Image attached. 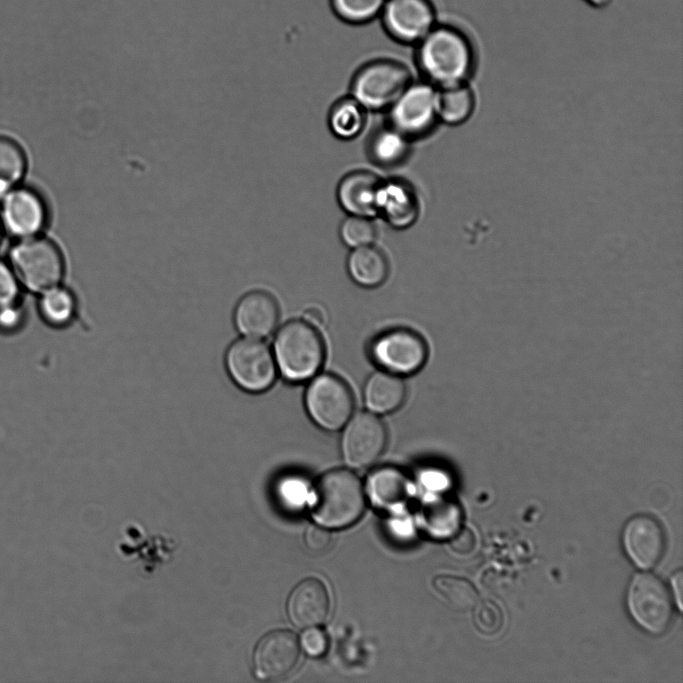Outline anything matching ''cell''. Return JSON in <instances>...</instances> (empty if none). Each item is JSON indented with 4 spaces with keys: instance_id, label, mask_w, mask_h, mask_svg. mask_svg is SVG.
Instances as JSON below:
<instances>
[{
    "instance_id": "1",
    "label": "cell",
    "mask_w": 683,
    "mask_h": 683,
    "mask_svg": "<svg viewBox=\"0 0 683 683\" xmlns=\"http://www.w3.org/2000/svg\"><path fill=\"white\" fill-rule=\"evenodd\" d=\"M415 48L416 64L425 81L434 86L463 83L472 72V45L453 25L438 22Z\"/></svg>"
},
{
    "instance_id": "2",
    "label": "cell",
    "mask_w": 683,
    "mask_h": 683,
    "mask_svg": "<svg viewBox=\"0 0 683 683\" xmlns=\"http://www.w3.org/2000/svg\"><path fill=\"white\" fill-rule=\"evenodd\" d=\"M366 506L360 479L344 468L324 473L314 488L311 515L316 524L328 529H342L355 524Z\"/></svg>"
},
{
    "instance_id": "3",
    "label": "cell",
    "mask_w": 683,
    "mask_h": 683,
    "mask_svg": "<svg viewBox=\"0 0 683 683\" xmlns=\"http://www.w3.org/2000/svg\"><path fill=\"white\" fill-rule=\"evenodd\" d=\"M278 374L286 381H308L321 369L325 349L316 328L303 320L283 324L274 336L272 346Z\"/></svg>"
},
{
    "instance_id": "4",
    "label": "cell",
    "mask_w": 683,
    "mask_h": 683,
    "mask_svg": "<svg viewBox=\"0 0 683 683\" xmlns=\"http://www.w3.org/2000/svg\"><path fill=\"white\" fill-rule=\"evenodd\" d=\"M9 265L20 284L39 294L60 285L65 269L59 248L40 235L16 240Z\"/></svg>"
},
{
    "instance_id": "5",
    "label": "cell",
    "mask_w": 683,
    "mask_h": 683,
    "mask_svg": "<svg viewBox=\"0 0 683 683\" xmlns=\"http://www.w3.org/2000/svg\"><path fill=\"white\" fill-rule=\"evenodd\" d=\"M223 362L231 382L249 394L266 392L279 375L272 349L262 339L240 336L226 348Z\"/></svg>"
},
{
    "instance_id": "6",
    "label": "cell",
    "mask_w": 683,
    "mask_h": 683,
    "mask_svg": "<svg viewBox=\"0 0 683 683\" xmlns=\"http://www.w3.org/2000/svg\"><path fill=\"white\" fill-rule=\"evenodd\" d=\"M411 83V72L404 63L378 58L365 63L354 73L351 96L367 111L388 110Z\"/></svg>"
},
{
    "instance_id": "7",
    "label": "cell",
    "mask_w": 683,
    "mask_h": 683,
    "mask_svg": "<svg viewBox=\"0 0 683 683\" xmlns=\"http://www.w3.org/2000/svg\"><path fill=\"white\" fill-rule=\"evenodd\" d=\"M305 408L321 429L339 431L354 413V400L348 385L338 376L316 374L305 391Z\"/></svg>"
},
{
    "instance_id": "8",
    "label": "cell",
    "mask_w": 683,
    "mask_h": 683,
    "mask_svg": "<svg viewBox=\"0 0 683 683\" xmlns=\"http://www.w3.org/2000/svg\"><path fill=\"white\" fill-rule=\"evenodd\" d=\"M341 430L340 451L349 467L367 468L382 455L387 431L378 415L370 411L353 413Z\"/></svg>"
},
{
    "instance_id": "9",
    "label": "cell",
    "mask_w": 683,
    "mask_h": 683,
    "mask_svg": "<svg viewBox=\"0 0 683 683\" xmlns=\"http://www.w3.org/2000/svg\"><path fill=\"white\" fill-rule=\"evenodd\" d=\"M369 355L379 369L403 377L423 367L427 346L415 332L397 328L375 337L370 343Z\"/></svg>"
},
{
    "instance_id": "10",
    "label": "cell",
    "mask_w": 683,
    "mask_h": 683,
    "mask_svg": "<svg viewBox=\"0 0 683 683\" xmlns=\"http://www.w3.org/2000/svg\"><path fill=\"white\" fill-rule=\"evenodd\" d=\"M628 607L634 620L652 634H662L673 618V602L664 582L656 575L637 574L628 590Z\"/></svg>"
},
{
    "instance_id": "11",
    "label": "cell",
    "mask_w": 683,
    "mask_h": 683,
    "mask_svg": "<svg viewBox=\"0 0 683 683\" xmlns=\"http://www.w3.org/2000/svg\"><path fill=\"white\" fill-rule=\"evenodd\" d=\"M436 97L434 85L412 82L388 109L389 125L410 140L425 136L438 120Z\"/></svg>"
},
{
    "instance_id": "12",
    "label": "cell",
    "mask_w": 683,
    "mask_h": 683,
    "mask_svg": "<svg viewBox=\"0 0 683 683\" xmlns=\"http://www.w3.org/2000/svg\"><path fill=\"white\" fill-rule=\"evenodd\" d=\"M379 19L392 40L413 46L438 23L432 0H386Z\"/></svg>"
},
{
    "instance_id": "13",
    "label": "cell",
    "mask_w": 683,
    "mask_h": 683,
    "mask_svg": "<svg viewBox=\"0 0 683 683\" xmlns=\"http://www.w3.org/2000/svg\"><path fill=\"white\" fill-rule=\"evenodd\" d=\"M47 206L36 190L22 184L0 198L3 231L16 240L38 236L47 223Z\"/></svg>"
},
{
    "instance_id": "14",
    "label": "cell",
    "mask_w": 683,
    "mask_h": 683,
    "mask_svg": "<svg viewBox=\"0 0 683 683\" xmlns=\"http://www.w3.org/2000/svg\"><path fill=\"white\" fill-rule=\"evenodd\" d=\"M300 645L290 630L277 629L265 634L256 644L252 655L254 676L262 681H277L296 667Z\"/></svg>"
},
{
    "instance_id": "15",
    "label": "cell",
    "mask_w": 683,
    "mask_h": 683,
    "mask_svg": "<svg viewBox=\"0 0 683 683\" xmlns=\"http://www.w3.org/2000/svg\"><path fill=\"white\" fill-rule=\"evenodd\" d=\"M232 321L240 336L263 340L277 329V302L265 291L250 290L237 300Z\"/></svg>"
},
{
    "instance_id": "16",
    "label": "cell",
    "mask_w": 683,
    "mask_h": 683,
    "mask_svg": "<svg viewBox=\"0 0 683 683\" xmlns=\"http://www.w3.org/2000/svg\"><path fill=\"white\" fill-rule=\"evenodd\" d=\"M330 611V598L325 584L317 578L300 581L290 592L286 601L289 621L297 628L322 624Z\"/></svg>"
},
{
    "instance_id": "17",
    "label": "cell",
    "mask_w": 683,
    "mask_h": 683,
    "mask_svg": "<svg viewBox=\"0 0 683 683\" xmlns=\"http://www.w3.org/2000/svg\"><path fill=\"white\" fill-rule=\"evenodd\" d=\"M623 543L630 559L638 567L649 569L659 562L664 553L665 536L654 518L637 515L627 522Z\"/></svg>"
},
{
    "instance_id": "18",
    "label": "cell",
    "mask_w": 683,
    "mask_h": 683,
    "mask_svg": "<svg viewBox=\"0 0 683 683\" xmlns=\"http://www.w3.org/2000/svg\"><path fill=\"white\" fill-rule=\"evenodd\" d=\"M420 214V201L411 184L402 179L382 180L378 194L377 215L397 230L416 223Z\"/></svg>"
},
{
    "instance_id": "19",
    "label": "cell",
    "mask_w": 683,
    "mask_h": 683,
    "mask_svg": "<svg viewBox=\"0 0 683 683\" xmlns=\"http://www.w3.org/2000/svg\"><path fill=\"white\" fill-rule=\"evenodd\" d=\"M382 180L367 170H354L342 177L336 191L340 207L348 215H377L378 194Z\"/></svg>"
},
{
    "instance_id": "20",
    "label": "cell",
    "mask_w": 683,
    "mask_h": 683,
    "mask_svg": "<svg viewBox=\"0 0 683 683\" xmlns=\"http://www.w3.org/2000/svg\"><path fill=\"white\" fill-rule=\"evenodd\" d=\"M366 490L376 508L394 511L406 505L410 495V482L399 468L382 466L368 476Z\"/></svg>"
},
{
    "instance_id": "21",
    "label": "cell",
    "mask_w": 683,
    "mask_h": 683,
    "mask_svg": "<svg viewBox=\"0 0 683 683\" xmlns=\"http://www.w3.org/2000/svg\"><path fill=\"white\" fill-rule=\"evenodd\" d=\"M405 398L406 385L402 377L381 369L372 373L363 387L365 406L376 415L395 412Z\"/></svg>"
},
{
    "instance_id": "22",
    "label": "cell",
    "mask_w": 683,
    "mask_h": 683,
    "mask_svg": "<svg viewBox=\"0 0 683 683\" xmlns=\"http://www.w3.org/2000/svg\"><path fill=\"white\" fill-rule=\"evenodd\" d=\"M419 517L426 534L435 540L449 539L461 528V509L454 500L446 496L434 495L426 498Z\"/></svg>"
},
{
    "instance_id": "23",
    "label": "cell",
    "mask_w": 683,
    "mask_h": 683,
    "mask_svg": "<svg viewBox=\"0 0 683 683\" xmlns=\"http://www.w3.org/2000/svg\"><path fill=\"white\" fill-rule=\"evenodd\" d=\"M346 268L351 279L366 288L380 286L389 272L385 254L373 244L351 249Z\"/></svg>"
},
{
    "instance_id": "24",
    "label": "cell",
    "mask_w": 683,
    "mask_h": 683,
    "mask_svg": "<svg viewBox=\"0 0 683 683\" xmlns=\"http://www.w3.org/2000/svg\"><path fill=\"white\" fill-rule=\"evenodd\" d=\"M410 139L388 125L374 132L367 144L371 161L383 168L401 165L410 154Z\"/></svg>"
},
{
    "instance_id": "25",
    "label": "cell",
    "mask_w": 683,
    "mask_h": 683,
    "mask_svg": "<svg viewBox=\"0 0 683 683\" xmlns=\"http://www.w3.org/2000/svg\"><path fill=\"white\" fill-rule=\"evenodd\" d=\"M438 120L451 126L466 122L473 113L475 98L463 82L439 87L436 97Z\"/></svg>"
},
{
    "instance_id": "26",
    "label": "cell",
    "mask_w": 683,
    "mask_h": 683,
    "mask_svg": "<svg viewBox=\"0 0 683 683\" xmlns=\"http://www.w3.org/2000/svg\"><path fill=\"white\" fill-rule=\"evenodd\" d=\"M366 112L367 110L352 96L337 100L328 114L331 133L343 141L357 138L365 128Z\"/></svg>"
},
{
    "instance_id": "27",
    "label": "cell",
    "mask_w": 683,
    "mask_h": 683,
    "mask_svg": "<svg viewBox=\"0 0 683 683\" xmlns=\"http://www.w3.org/2000/svg\"><path fill=\"white\" fill-rule=\"evenodd\" d=\"M39 311L47 324L63 328L76 318L78 300L72 290L60 284L41 294Z\"/></svg>"
},
{
    "instance_id": "28",
    "label": "cell",
    "mask_w": 683,
    "mask_h": 683,
    "mask_svg": "<svg viewBox=\"0 0 683 683\" xmlns=\"http://www.w3.org/2000/svg\"><path fill=\"white\" fill-rule=\"evenodd\" d=\"M433 589L439 599L456 612H468L474 609L478 602L475 587L460 577L437 576L433 580Z\"/></svg>"
},
{
    "instance_id": "29",
    "label": "cell",
    "mask_w": 683,
    "mask_h": 683,
    "mask_svg": "<svg viewBox=\"0 0 683 683\" xmlns=\"http://www.w3.org/2000/svg\"><path fill=\"white\" fill-rule=\"evenodd\" d=\"M27 165L23 148L15 140L0 136V198L21 184Z\"/></svg>"
},
{
    "instance_id": "30",
    "label": "cell",
    "mask_w": 683,
    "mask_h": 683,
    "mask_svg": "<svg viewBox=\"0 0 683 683\" xmlns=\"http://www.w3.org/2000/svg\"><path fill=\"white\" fill-rule=\"evenodd\" d=\"M386 0H329L330 7L341 21L364 25L379 18Z\"/></svg>"
},
{
    "instance_id": "31",
    "label": "cell",
    "mask_w": 683,
    "mask_h": 683,
    "mask_svg": "<svg viewBox=\"0 0 683 683\" xmlns=\"http://www.w3.org/2000/svg\"><path fill=\"white\" fill-rule=\"evenodd\" d=\"M338 233L342 243L354 249L373 244L377 228L371 217L348 215L341 222Z\"/></svg>"
},
{
    "instance_id": "32",
    "label": "cell",
    "mask_w": 683,
    "mask_h": 683,
    "mask_svg": "<svg viewBox=\"0 0 683 683\" xmlns=\"http://www.w3.org/2000/svg\"><path fill=\"white\" fill-rule=\"evenodd\" d=\"M474 610V623L481 633L493 635L501 629L503 616L495 603L491 601L477 602Z\"/></svg>"
},
{
    "instance_id": "33",
    "label": "cell",
    "mask_w": 683,
    "mask_h": 683,
    "mask_svg": "<svg viewBox=\"0 0 683 683\" xmlns=\"http://www.w3.org/2000/svg\"><path fill=\"white\" fill-rule=\"evenodd\" d=\"M19 285L9 263L0 260V307L17 303Z\"/></svg>"
},
{
    "instance_id": "34",
    "label": "cell",
    "mask_w": 683,
    "mask_h": 683,
    "mask_svg": "<svg viewBox=\"0 0 683 683\" xmlns=\"http://www.w3.org/2000/svg\"><path fill=\"white\" fill-rule=\"evenodd\" d=\"M299 645L311 657L322 656L328 648V639L317 626L305 628L300 636Z\"/></svg>"
},
{
    "instance_id": "35",
    "label": "cell",
    "mask_w": 683,
    "mask_h": 683,
    "mask_svg": "<svg viewBox=\"0 0 683 683\" xmlns=\"http://www.w3.org/2000/svg\"><path fill=\"white\" fill-rule=\"evenodd\" d=\"M303 541L309 551L321 553L329 548L332 542V534L330 529L315 523L306 528Z\"/></svg>"
},
{
    "instance_id": "36",
    "label": "cell",
    "mask_w": 683,
    "mask_h": 683,
    "mask_svg": "<svg viewBox=\"0 0 683 683\" xmlns=\"http://www.w3.org/2000/svg\"><path fill=\"white\" fill-rule=\"evenodd\" d=\"M281 496L287 505L292 508L300 506L306 496V485L297 478H288L280 486Z\"/></svg>"
},
{
    "instance_id": "37",
    "label": "cell",
    "mask_w": 683,
    "mask_h": 683,
    "mask_svg": "<svg viewBox=\"0 0 683 683\" xmlns=\"http://www.w3.org/2000/svg\"><path fill=\"white\" fill-rule=\"evenodd\" d=\"M448 540L451 551L461 556L470 554L474 550L476 544L473 532L464 527H461Z\"/></svg>"
},
{
    "instance_id": "38",
    "label": "cell",
    "mask_w": 683,
    "mask_h": 683,
    "mask_svg": "<svg viewBox=\"0 0 683 683\" xmlns=\"http://www.w3.org/2000/svg\"><path fill=\"white\" fill-rule=\"evenodd\" d=\"M23 321V312L17 303L0 307V330L14 331Z\"/></svg>"
},
{
    "instance_id": "39",
    "label": "cell",
    "mask_w": 683,
    "mask_h": 683,
    "mask_svg": "<svg viewBox=\"0 0 683 683\" xmlns=\"http://www.w3.org/2000/svg\"><path fill=\"white\" fill-rule=\"evenodd\" d=\"M326 313L321 306L312 305L305 309L303 321L317 329L326 323Z\"/></svg>"
},
{
    "instance_id": "40",
    "label": "cell",
    "mask_w": 683,
    "mask_h": 683,
    "mask_svg": "<svg viewBox=\"0 0 683 683\" xmlns=\"http://www.w3.org/2000/svg\"><path fill=\"white\" fill-rule=\"evenodd\" d=\"M423 483L431 489L444 488L447 485V477L438 470H427L422 474Z\"/></svg>"
},
{
    "instance_id": "41",
    "label": "cell",
    "mask_w": 683,
    "mask_h": 683,
    "mask_svg": "<svg viewBox=\"0 0 683 683\" xmlns=\"http://www.w3.org/2000/svg\"><path fill=\"white\" fill-rule=\"evenodd\" d=\"M682 572H677L672 579L673 591L676 597L677 605L679 609H682Z\"/></svg>"
},
{
    "instance_id": "42",
    "label": "cell",
    "mask_w": 683,
    "mask_h": 683,
    "mask_svg": "<svg viewBox=\"0 0 683 683\" xmlns=\"http://www.w3.org/2000/svg\"><path fill=\"white\" fill-rule=\"evenodd\" d=\"M587 1L590 2L592 5H595V6H603L608 2V0H587Z\"/></svg>"
},
{
    "instance_id": "43",
    "label": "cell",
    "mask_w": 683,
    "mask_h": 683,
    "mask_svg": "<svg viewBox=\"0 0 683 683\" xmlns=\"http://www.w3.org/2000/svg\"><path fill=\"white\" fill-rule=\"evenodd\" d=\"M3 232H4V231H3L2 225H1V223H0V243H1V240H2Z\"/></svg>"
}]
</instances>
